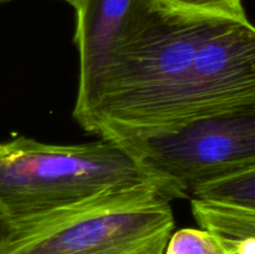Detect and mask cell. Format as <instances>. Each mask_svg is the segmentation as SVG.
<instances>
[{"label":"cell","mask_w":255,"mask_h":254,"mask_svg":"<svg viewBox=\"0 0 255 254\" xmlns=\"http://www.w3.org/2000/svg\"><path fill=\"white\" fill-rule=\"evenodd\" d=\"M157 196L178 198L164 179L111 139L51 144L17 137L0 143V207L11 232L104 204Z\"/></svg>","instance_id":"1"},{"label":"cell","mask_w":255,"mask_h":254,"mask_svg":"<svg viewBox=\"0 0 255 254\" xmlns=\"http://www.w3.org/2000/svg\"><path fill=\"white\" fill-rule=\"evenodd\" d=\"M224 19L139 0L89 102L74 117L99 134L151 125L186 82L199 46Z\"/></svg>","instance_id":"2"},{"label":"cell","mask_w":255,"mask_h":254,"mask_svg":"<svg viewBox=\"0 0 255 254\" xmlns=\"http://www.w3.org/2000/svg\"><path fill=\"white\" fill-rule=\"evenodd\" d=\"M111 139L161 177L178 198L255 168V101L163 126L112 128Z\"/></svg>","instance_id":"3"},{"label":"cell","mask_w":255,"mask_h":254,"mask_svg":"<svg viewBox=\"0 0 255 254\" xmlns=\"http://www.w3.org/2000/svg\"><path fill=\"white\" fill-rule=\"evenodd\" d=\"M173 226L164 197L116 202L12 231L0 254H136Z\"/></svg>","instance_id":"4"},{"label":"cell","mask_w":255,"mask_h":254,"mask_svg":"<svg viewBox=\"0 0 255 254\" xmlns=\"http://www.w3.org/2000/svg\"><path fill=\"white\" fill-rule=\"evenodd\" d=\"M254 101L255 25L248 17H227L199 46L191 72L176 96L151 125L143 127L188 121Z\"/></svg>","instance_id":"5"},{"label":"cell","mask_w":255,"mask_h":254,"mask_svg":"<svg viewBox=\"0 0 255 254\" xmlns=\"http://www.w3.org/2000/svg\"><path fill=\"white\" fill-rule=\"evenodd\" d=\"M75 9V44L80 57L74 116L89 102L107 56L132 19L139 0H65Z\"/></svg>","instance_id":"6"},{"label":"cell","mask_w":255,"mask_h":254,"mask_svg":"<svg viewBox=\"0 0 255 254\" xmlns=\"http://www.w3.org/2000/svg\"><path fill=\"white\" fill-rule=\"evenodd\" d=\"M192 212L198 226L218 237L228 254H255V212L196 198Z\"/></svg>","instance_id":"7"},{"label":"cell","mask_w":255,"mask_h":254,"mask_svg":"<svg viewBox=\"0 0 255 254\" xmlns=\"http://www.w3.org/2000/svg\"><path fill=\"white\" fill-rule=\"evenodd\" d=\"M191 198L255 212V168L202 186Z\"/></svg>","instance_id":"8"},{"label":"cell","mask_w":255,"mask_h":254,"mask_svg":"<svg viewBox=\"0 0 255 254\" xmlns=\"http://www.w3.org/2000/svg\"><path fill=\"white\" fill-rule=\"evenodd\" d=\"M163 254H228V251L207 229L183 228L171 234Z\"/></svg>","instance_id":"9"},{"label":"cell","mask_w":255,"mask_h":254,"mask_svg":"<svg viewBox=\"0 0 255 254\" xmlns=\"http://www.w3.org/2000/svg\"><path fill=\"white\" fill-rule=\"evenodd\" d=\"M163 6L191 14L247 19L242 0H156Z\"/></svg>","instance_id":"10"},{"label":"cell","mask_w":255,"mask_h":254,"mask_svg":"<svg viewBox=\"0 0 255 254\" xmlns=\"http://www.w3.org/2000/svg\"><path fill=\"white\" fill-rule=\"evenodd\" d=\"M169 237H171V234H164V236L159 237V238H157L156 241L152 242L146 248H143L136 254H163Z\"/></svg>","instance_id":"11"},{"label":"cell","mask_w":255,"mask_h":254,"mask_svg":"<svg viewBox=\"0 0 255 254\" xmlns=\"http://www.w3.org/2000/svg\"><path fill=\"white\" fill-rule=\"evenodd\" d=\"M10 233H11V226H10V222L9 219L6 218L4 212H2L1 207H0V242L4 241Z\"/></svg>","instance_id":"12"},{"label":"cell","mask_w":255,"mask_h":254,"mask_svg":"<svg viewBox=\"0 0 255 254\" xmlns=\"http://www.w3.org/2000/svg\"><path fill=\"white\" fill-rule=\"evenodd\" d=\"M5 1H10V0H0V2H5Z\"/></svg>","instance_id":"13"}]
</instances>
